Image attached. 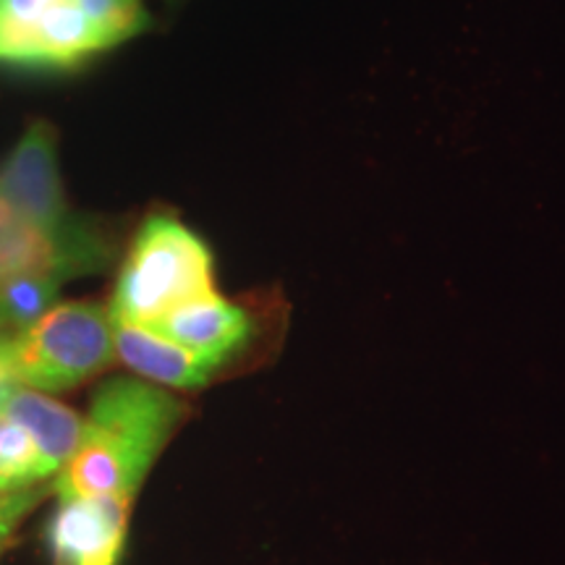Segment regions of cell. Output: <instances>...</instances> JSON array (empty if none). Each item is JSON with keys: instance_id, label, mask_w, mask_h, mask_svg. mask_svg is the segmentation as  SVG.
I'll return each mask as SVG.
<instances>
[{"instance_id": "1", "label": "cell", "mask_w": 565, "mask_h": 565, "mask_svg": "<svg viewBox=\"0 0 565 565\" xmlns=\"http://www.w3.org/2000/svg\"><path fill=\"white\" fill-rule=\"evenodd\" d=\"M181 416L183 406L162 387L134 377L105 380L74 456L55 475L58 498L134 500Z\"/></svg>"}, {"instance_id": "2", "label": "cell", "mask_w": 565, "mask_h": 565, "mask_svg": "<svg viewBox=\"0 0 565 565\" xmlns=\"http://www.w3.org/2000/svg\"><path fill=\"white\" fill-rule=\"evenodd\" d=\"M215 291L212 252L171 215H150L134 238L110 301V322L152 324Z\"/></svg>"}, {"instance_id": "3", "label": "cell", "mask_w": 565, "mask_h": 565, "mask_svg": "<svg viewBox=\"0 0 565 565\" xmlns=\"http://www.w3.org/2000/svg\"><path fill=\"white\" fill-rule=\"evenodd\" d=\"M113 359L110 315L95 301L53 303L11 341L13 383L40 393L82 385Z\"/></svg>"}, {"instance_id": "4", "label": "cell", "mask_w": 565, "mask_h": 565, "mask_svg": "<svg viewBox=\"0 0 565 565\" xmlns=\"http://www.w3.org/2000/svg\"><path fill=\"white\" fill-rule=\"evenodd\" d=\"M0 202L47 236L71 246H108L103 233L74 217L63 200L58 139L51 124L34 121L0 168Z\"/></svg>"}, {"instance_id": "5", "label": "cell", "mask_w": 565, "mask_h": 565, "mask_svg": "<svg viewBox=\"0 0 565 565\" xmlns=\"http://www.w3.org/2000/svg\"><path fill=\"white\" fill-rule=\"evenodd\" d=\"M131 500L66 498L45 529L53 565H118L129 534Z\"/></svg>"}, {"instance_id": "6", "label": "cell", "mask_w": 565, "mask_h": 565, "mask_svg": "<svg viewBox=\"0 0 565 565\" xmlns=\"http://www.w3.org/2000/svg\"><path fill=\"white\" fill-rule=\"evenodd\" d=\"M171 338L183 349L200 353L215 364H225L233 353H238L252 338V317L242 307L223 299L217 291H210L192 299L173 312L160 317L158 322L145 324Z\"/></svg>"}, {"instance_id": "7", "label": "cell", "mask_w": 565, "mask_h": 565, "mask_svg": "<svg viewBox=\"0 0 565 565\" xmlns=\"http://www.w3.org/2000/svg\"><path fill=\"white\" fill-rule=\"evenodd\" d=\"M113 345H116V356L139 377L158 385L181 387V391L207 385L212 374L221 370V364L183 349L145 324L113 322Z\"/></svg>"}, {"instance_id": "8", "label": "cell", "mask_w": 565, "mask_h": 565, "mask_svg": "<svg viewBox=\"0 0 565 565\" xmlns=\"http://www.w3.org/2000/svg\"><path fill=\"white\" fill-rule=\"evenodd\" d=\"M0 412L11 416L13 422L26 429L38 450L58 475L63 463L74 456L76 445L82 440L84 419L68 406L47 398L45 393L32 391L24 385H9L0 391Z\"/></svg>"}, {"instance_id": "9", "label": "cell", "mask_w": 565, "mask_h": 565, "mask_svg": "<svg viewBox=\"0 0 565 565\" xmlns=\"http://www.w3.org/2000/svg\"><path fill=\"white\" fill-rule=\"evenodd\" d=\"M53 477V469L26 429L0 412V484L9 492L32 490Z\"/></svg>"}, {"instance_id": "10", "label": "cell", "mask_w": 565, "mask_h": 565, "mask_svg": "<svg viewBox=\"0 0 565 565\" xmlns=\"http://www.w3.org/2000/svg\"><path fill=\"white\" fill-rule=\"evenodd\" d=\"M61 286L63 280L51 273H19L0 280V320L19 333L53 307Z\"/></svg>"}, {"instance_id": "11", "label": "cell", "mask_w": 565, "mask_h": 565, "mask_svg": "<svg viewBox=\"0 0 565 565\" xmlns=\"http://www.w3.org/2000/svg\"><path fill=\"white\" fill-rule=\"evenodd\" d=\"M84 17L92 21L105 47L121 45L150 26V13L141 0H74Z\"/></svg>"}, {"instance_id": "12", "label": "cell", "mask_w": 565, "mask_h": 565, "mask_svg": "<svg viewBox=\"0 0 565 565\" xmlns=\"http://www.w3.org/2000/svg\"><path fill=\"white\" fill-rule=\"evenodd\" d=\"M61 0H0V21L6 24H32L42 11Z\"/></svg>"}, {"instance_id": "13", "label": "cell", "mask_w": 565, "mask_h": 565, "mask_svg": "<svg viewBox=\"0 0 565 565\" xmlns=\"http://www.w3.org/2000/svg\"><path fill=\"white\" fill-rule=\"evenodd\" d=\"M40 498V490H26L17 494V498L9 500V503L0 505V545L6 542V536L11 534V529L17 526V521L24 515L26 511H30L34 500Z\"/></svg>"}, {"instance_id": "14", "label": "cell", "mask_w": 565, "mask_h": 565, "mask_svg": "<svg viewBox=\"0 0 565 565\" xmlns=\"http://www.w3.org/2000/svg\"><path fill=\"white\" fill-rule=\"evenodd\" d=\"M13 330L0 320V391L13 383V372H11V341H13Z\"/></svg>"}]
</instances>
